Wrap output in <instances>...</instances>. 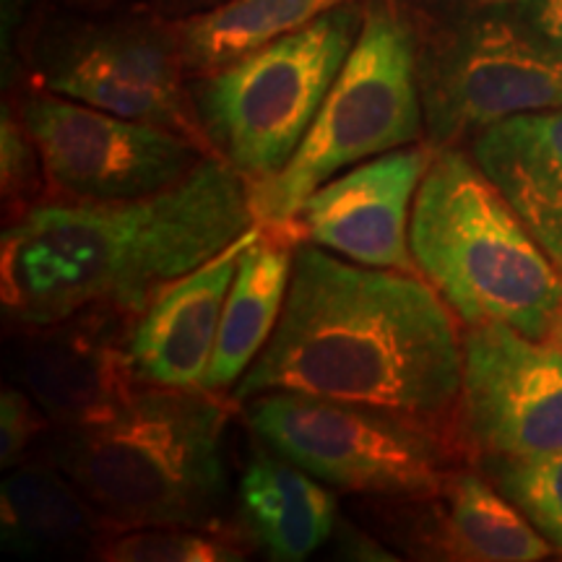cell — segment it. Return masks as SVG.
Instances as JSON below:
<instances>
[{
	"label": "cell",
	"mask_w": 562,
	"mask_h": 562,
	"mask_svg": "<svg viewBox=\"0 0 562 562\" xmlns=\"http://www.w3.org/2000/svg\"><path fill=\"white\" fill-rule=\"evenodd\" d=\"M461 375L463 341L430 281L297 243L277 331L229 398L307 393L396 414L467 448Z\"/></svg>",
	"instance_id": "cell-1"
},
{
	"label": "cell",
	"mask_w": 562,
	"mask_h": 562,
	"mask_svg": "<svg viewBox=\"0 0 562 562\" xmlns=\"http://www.w3.org/2000/svg\"><path fill=\"white\" fill-rule=\"evenodd\" d=\"M252 227L248 180L216 154L146 199L40 203L3 229L5 326H47L91 305L138 315L159 286L199 269Z\"/></svg>",
	"instance_id": "cell-2"
},
{
	"label": "cell",
	"mask_w": 562,
	"mask_h": 562,
	"mask_svg": "<svg viewBox=\"0 0 562 562\" xmlns=\"http://www.w3.org/2000/svg\"><path fill=\"white\" fill-rule=\"evenodd\" d=\"M222 393L144 385L121 412L53 430L37 459L55 463L115 529L224 526Z\"/></svg>",
	"instance_id": "cell-3"
},
{
	"label": "cell",
	"mask_w": 562,
	"mask_h": 562,
	"mask_svg": "<svg viewBox=\"0 0 562 562\" xmlns=\"http://www.w3.org/2000/svg\"><path fill=\"white\" fill-rule=\"evenodd\" d=\"M419 273L467 326L503 323L550 339L562 313V271L516 209L459 146H438L412 203Z\"/></svg>",
	"instance_id": "cell-4"
},
{
	"label": "cell",
	"mask_w": 562,
	"mask_h": 562,
	"mask_svg": "<svg viewBox=\"0 0 562 562\" xmlns=\"http://www.w3.org/2000/svg\"><path fill=\"white\" fill-rule=\"evenodd\" d=\"M425 136L417 26L398 0H364L362 30L297 151L250 186L258 227H284L336 172Z\"/></svg>",
	"instance_id": "cell-5"
},
{
	"label": "cell",
	"mask_w": 562,
	"mask_h": 562,
	"mask_svg": "<svg viewBox=\"0 0 562 562\" xmlns=\"http://www.w3.org/2000/svg\"><path fill=\"white\" fill-rule=\"evenodd\" d=\"M364 0H349L191 83L209 151L248 186L277 175L311 131L362 30Z\"/></svg>",
	"instance_id": "cell-6"
},
{
	"label": "cell",
	"mask_w": 562,
	"mask_h": 562,
	"mask_svg": "<svg viewBox=\"0 0 562 562\" xmlns=\"http://www.w3.org/2000/svg\"><path fill=\"white\" fill-rule=\"evenodd\" d=\"M417 68L425 136L435 146H459L508 117L562 108V47L521 13H467L417 26Z\"/></svg>",
	"instance_id": "cell-7"
},
{
	"label": "cell",
	"mask_w": 562,
	"mask_h": 562,
	"mask_svg": "<svg viewBox=\"0 0 562 562\" xmlns=\"http://www.w3.org/2000/svg\"><path fill=\"white\" fill-rule=\"evenodd\" d=\"M243 406L271 451L349 495H425L459 469L463 451L417 422L307 393H263Z\"/></svg>",
	"instance_id": "cell-8"
},
{
	"label": "cell",
	"mask_w": 562,
	"mask_h": 562,
	"mask_svg": "<svg viewBox=\"0 0 562 562\" xmlns=\"http://www.w3.org/2000/svg\"><path fill=\"white\" fill-rule=\"evenodd\" d=\"M175 26L144 16L60 19L32 53L37 91L203 140ZM209 149V146H206Z\"/></svg>",
	"instance_id": "cell-9"
},
{
	"label": "cell",
	"mask_w": 562,
	"mask_h": 562,
	"mask_svg": "<svg viewBox=\"0 0 562 562\" xmlns=\"http://www.w3.org/2000/svg\"><path fill=\"white\" fill-rule=\"evenodd\" d=\"M13 112L42 157L47 201L146 199L178 186L211 154L178 131L131 121L50 91H30Z\"/></svg>",
	"instance_id": "cell-10"
},
{
	"label": "cell",
	"mask_w": 562,
	"mask_h": 562,
	"mask_svg": "<svg viewBox=\"0 0 562 562\" xmlns=\"http://www.w3.org/2000/svg\"><path fill=\"white\" fill-rule=\"evenodd\" d=\"M463 341L461 435L484 456L562 451V349L503 323L469 326Z\"/></svg>",
	"instance_id": "cell-11"
},
{
	"label": "cell",
	"mask_w": 562,
	"mask_h": 562,
	"mask_svg": "<svg viewBox=\"0 0 562 562\" xmlns=\"http://www.w3.org/2000/svg\"><path fill=\"white\" fill-rule=\"evenodd\" d=\"M133 318L91 305L47 326L16 328L5 357L11 383L40 404L53 430L112 417L144 389L128 344Z\"/></svg>",
	"instance_id": "cell-12"
},
{
	"label": "cell",
	"mask_w": 562,
	"mask_h": 562,
	"mask_svg": "<svg viewBox=\"0 0 562 562\" xmlns=\"http://www.w3.org/2000/svg\"><path fill=\"white\" fill-rule=\"evenodd\" d=\"M357 510L398 558L533 562L554 552L510 497L467 469L425 495L364 497Z\"/></svg>",
	"instance_id": "cell-13"
},
{
	"label": "cell",
	"mask_w": 562,
	"mask_h": 562,
	"mask_svg": "<svg viewBox=\"0 0 562 562\" xmlns=\"http://www.w3.org/2000/svg\"><path fill=\"white\" fill-rule=\"evenodd\" d=\"M435 151L438 146L425 138L360 161L315 188L292 222L271 229L351 263L419 273L409 248V206Z\"/></svg>",
	"instance_id": "cell-14"
},
{
	"label": "cell",
	"mask_w": 562,
	"mask_h": 562,
	"mask_svg": "<svg viewBox=\"0 0 562 562\" xmlns=\"http://www.w3.org/2000/svg\"><path fill=\"white\" fill-rule=\"evenodd\" d=\"M256 232L258 224L199 269L167 281L133 318L128 344L140 383L178 391L203 389L240 252Z\"/></svg>",
	"instance_id": "cell-15"
},
{
	"label": "cell",
	"mask_w": 562,
	"mask_h": 562,
	"mask_svg": "<svg viewBox=\"0 0 562 562\" xmlns=\"http://www.w3.org/2000/svg\"><path fill=\"white\" fill-rule=\"evenodd\" d=\"M472 157L562 271V108L490 125Z\"/></svg>",
	"instance_id": "cell-16"
},
{
	"label": "cell",
	"mask_w": 562,
	"mask_h": 562,
	"mask_svg": "<svg viewBox=\"0 0 562 562\" xmlns=\"http://www.w3.org/2000/svg\"><path fill=\"white\" fill-rule=\"evenodd\" d=\"M3 547L32 558H94L115 531L81 490L45 459L11 469L0 487Z\"/></svg>",
	"instance_id": "cell-17"
},
{
	"label": "cell",
	"mask_w": 562,
	"mask_h": 562,
	"mask_svg": "<svg viewBox=\"0 0 562 562\" xmlns=\"http://www.w3.org/2000/svg\"><path fill=\"white\" fill-rule=\"evenodd\" d=\"M243 531L271 560L300 562L331 539L334 492L277 451H256L240 476Z\"/></svg>",
	"instance_id": "cell-18"
},
{
	"label": "cell",
	"mask_w": 562,
	"mask_h": 562,
	"mask_svg": "<svg viewBox=\"0 0 562 562\" xmlns=\"http://www.w3.org/2000/svg\"><path fill=\"white\" fill-rule=\"evenodd\" d=\"M294 248L297 243L286 232L271 227H258L256 237L245 245L224 302L214 360L203 391L224 393L235 389L269 344L284 311Z\"/></svg>",
	"instance_id": "cell-19"
},
{
	"label": "cell",
	"mask_w": 562,
	"mask_h": 562,
	"mask_svg": "<svg viewBox=\"0 0 562 562\" xmlns=\"http://www.w3.org/2000/svg\"><path fill=\"white\" fill-rule=\"evenodd\" d=\"M341 3L349 0H222L172 26L182 63L195 79L302 30Z\"/></svg>",
	"instance_id": "cell-20"
},
{
	"label": "cell",
	"mask_w": 562,
	"mask_h": 562,
	"mask_svg": "<svg viewBox=\"0 0 562 562\" xmlns=\"http://www.w3.org/2000/svg\"><path fill=\"white\" fill-rule=\"evenodd\" d=\"M252 539L224 526H138L115 529L97 547L104 562H237L248 558Z\"/></svg>",
	"instance_id": "cell-21"
},
{
	"label": "cell",
	"mask_w": 562,
	"mask_h": 562,
	"mask_svg": "<svg viewBox=\"0 0 562 562\" xmlns=\"http://www.w3.org/2000/svg\"><path fill=\"white\" fill-rule=\"evenodd\" d=\"M495 487L518 505L552 550L562 552V451L542 456H484Z\"/></svg>",
	"instance_id": "cell-22"
},
{
	"label": "cell",
	"mask_w": 562,
	"mask_h": 562,
	"mask_svg": "<svg viewBox=\"0 0 562 562\" xmlns=\"http://www.w3.org/2000/svg\"><path fill=\"white\" fill-rule=\"evenodd\" d=\"M0 195L5 224L47 201V180L42 157L16 112L3 110L0 128Z\"/></svg>",
	"instance_id": "cell-23"
},
{
	"label": "cell",
	"mask_w": 562,
	"mask_h": 562,
	"mask_svg": "<svg viewBox=\"0 0 562 562\" xmlns=\"http://www.w3.org/2000/svg\"><path fill=\"white\" fill-rule=\"evenodd\" d=\"M50 432L53 422L47 419V414L40 409L30 393L13 383L5 385L3 396H0V463L3 469L32 461L34 451Z\"/></svg>",
	"instance_id": "cell-24"
},
{
	"label": "cell",
	"mask_w": 562,
	"mask_h": 562,
	"mask_svg": "<svg viewBox=\"0 0 562 562\" xmlns=\"http://www.w3.org/2000/svg\"><path fill=\"white\" fill-rule=\"evenodd\" d=\"M336 542V552L341 558L349 560H398V554H391L389 547L378 542V537L372 531H360L351 524L336 521V529L331 533Z\"/></svg>",
	"instance_id": "cell-25"
},
{
	"label": "cell",
	"mask_w": 562,
	"mask_h": 562,
	"mask_svg": "<svg viewBox=\"0 0 562 562\" xmlns=\"http://www.w3.org/2000/svg\"><path fill=\"white\" fill-rule=\"evenodd\" d=\"M518 13L539 34L562 47V0H524Z\"/></svg>",
	"instance_id": "cell-26"
},
{
	"label": "cell",
	"mask_w": 562,
	"mask_h": 562,
	"mask_svg": "<svg viewBox=\"0 0 562 562\" xmlns=\"http://www.w3.org/2000/svg\"><path fill=\"white\" fill-rule=\"evenodd\" d=\"M550 339L558 344V347L562 349V313H560V318H558V323H554V328H552V336Z\"/></svg>",
	"instance_id": "cell-27"
}]
</instances>
